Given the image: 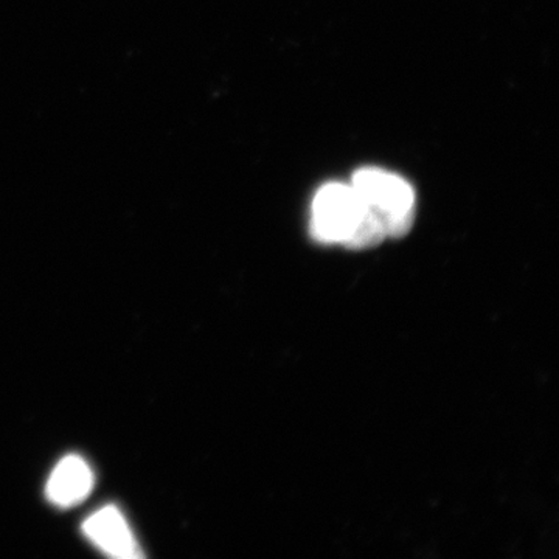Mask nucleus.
Returning a JSON list of instances; mask_svg holds the SVG:
<instances>
[{
  "label": "nucleus",
  "mask_w": 559,
  "mask_h": 559,
  "mask_svg": "<svg viewBox=\"0 0 559 559\" xmlns=\"http://www.w3.org/2000/svg\"><path fill=\"white\" fill-rule=\"evenodd\" d=\"M353 190L369 207L380 212L388 237L403 238L415 221V193L411 183L381 168H362L353 176Z\"/></svg>",
  "instance_id": "obj_1"
},
{
  "label": "nucleus",
  "mask_w": 559,
  "mask_h": 559,
  "mask_svg": "<svg viewBox=\"0 0 559 559\" xmlns=\"http://www.w3.org/2000/svg\"><path fill=\"white\" fill-rule=\"evenodd\" d=\"M367 204L352 186L329 183L312 201L311 235L320 242H342L355 229Z\"/></svg>",
  "instance_id": "obj_2"
},
{
  "label": "nucleus",
  "mask_w": 559,
  "mask_h": 559,
  "mask_svg": "<svg viewBox=\"0 0 559 559\" xmlns=\"http://www.w3.org/2000/svg\"><path fill=\"white\" fill-rule=\"evenodd\" d=\"M83 532L92 544L109 557H142L130 525L116 507H105L87 518L83 524Z\"/></svg>",
  "instance_id": "obj_3"
},
{
  "label": "nucleus",
  "mask_w": 559,
  "mask_h": 559,
  "mask_svg": "<svg viewBox=\"0 0 559 559\" xmlns=\"http://www.w3.org/2000/svg\"><path fill=\"white\" fill-rule=\"evenodd\" d=\"M94 488V473L90 463L80 455H68L55 466L47 481L46 496L61 509L79 506Z\"/></svg>",
  "instance_id": "obj_4"
},
{
  "label": "nucleus",
  "mask_w": 559,
  "mask_h": 559,
  "mask_svg": "<svg viewBox=\"0 0 559 559\" xmlns=\"http://www.w3.org/2000/svg\"><path fill=\"white\" fill-rule=\"evenodd\" d=\"M385 238H388V230H385L384 219L380 212L367 205L366 212L344 241V246L349 250H366L381 245Z\"/></svg>",
  "instance_id": "obj_5"
}]
</instances>
